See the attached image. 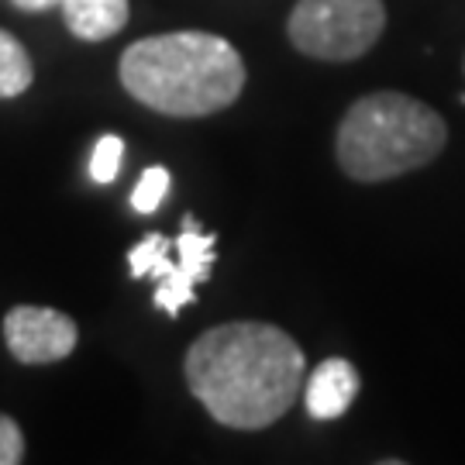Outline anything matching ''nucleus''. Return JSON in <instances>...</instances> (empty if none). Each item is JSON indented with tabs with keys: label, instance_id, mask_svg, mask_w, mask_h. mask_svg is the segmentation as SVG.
Returning <instances> with one entry per match:
<instances>
[{
	"label": "nucleus",
	"instance_id": "obj_7",
	"mask_svg": "<svg viewBox=\"0 0 465 465\" xmlns=\"http://www.w3.org/2000/svg\"><path fill=\"white\" fill-rule=\"evenodd\" d=\"M359 372L349 359H324L321 366L303 380V403L314 420H338L349 414L359 397Z\"/></svg>",
	"mask_w": 465,
	"mask_h": 465
},
{
	"label": "nucleus",
	"instance_id": "obj_1",
	"mask_svg": "<svg viewBox=\"0 0 465 465\" xmlns=\"http://www.w3.org/2000/svg\"><path fill=\"white\" fill-rule=\"evenodd\" d=\"M186 386L224 428L259 431L276 424L307 380L303 351L262 321H232L203 331L186 351Z\"/></svg>",
	"mask_w": 465,
	"mask_h": 465
},
{
	"label": "nucleus",
	"instance_id": "obj_6",
	"mask_svg": "<svg viewBox=\"0 0 465 465\" xmlns=\"http://www.w3.org/2000/svg\"><path fill=\"white\" fill-rule=\"evenodd\" d=\"M169 252H173V242H169L166 234L152 232L128 252V266H132L134 280H142V276L159 280L155 297H152L155 307H163L169 317H180V311H183L186 303L197 300V282L186 276L183 269H180V262Z\"/></svg>",
	"mask_w": 465,
	"mask_h": 465
},
{
	"label": "nucleus",
	"instance_id": "obj_5",
	"mask_svg": "<svg viewBox=\"0 0 465 465\" xmlns=\"http://www.w3.org/2000/svg\"><path fill=\"white\" fill-rule=\"evenodd\" d=\"M76 321L52 307H11L4 314V341L17 362L25 366H49L63 362L76 349Z\"/></svg>",
	"mask_w": 465,
	"mask_h": 465
},
{
	"label": "nucleus",
	"instance_id": "obj_4",
	"mask_svg": "<svg viewBox=\"0 0 465 465\" xmlns=\"http://www.w3.org/2000/svg\"><path fill=\"white\" fill-rule=\"evenodd\" d=\"M382 28V0H297L286 35L311 59L349 63L380 42Z\"/></svg>",
	"mask_w": 465,
	"mask_h": 465
},
{
	"label": "nucleus",
	"instance_id": "obj_11",
	"mask_svg": "<svg viewBox=\"0 0 465 465\" xmlns=\"http://www.w3.org/2000/svg\"><path fill=\"white\" fill-rule=\"evenodd\" d=\"M121 159H124V142L117 134H104L94 145V155H90V176L97 183H114Z\"/></svg>",
	"mask_w": 465,
	"mask_h": 465
},
{
	"label": "nucleus",
	"instance_id": "obj_9",
	"mask_svg": "<svg viewBox=\"0 0 465 465\" xmlns=\"http://www.w3.org/2000/svg\"><path fill=\"white\" fill-rule=\"evenodd\" d=\"M35 80V66L28 49L11 32L0 28V97L25 94Z\"/></svg>",
	"mask_w": 465,
	"mask_h": 465
},
{
	"label": "nucleus",
	"instance_id": "obj_3",
	"mask_svg": "<svg viewBox=\"0 0 465 465\" xmlns=\"http://www.w3.org/2000/svg\"><path fill=\"white\" fill-rule=\"evenodd\" d=\"M445 142L449 124L438 111L397 90H380L349 107L338 124L334 152L345 176L359 183H382L428 166L441 155Z\"/></svg>",
	"mask_w": 465,
	"mask_h": 465
},
{
	"label": "nucleus",
	"instance_id": "obj_10",
	"mask_svg": "<svg viewBox=\"0 0 465 465\" xmlns=\"http://www.w3.org/2000/svg\"><path fill=\"white\" fill-rule=\"evenodd\" d=\"M169 193V169L166 166H149L142 173L138 186L132 190V207L138 214H155L163 207Z\"/></svg>",
	"mask_w": 465,
	"mask_h": 465
},
{
	"label": "nucleus",
	"instance_id": "obj_8",
	"mask_svg": "<svg viewBox=\"0 0 465 465\" xmlns=\"http://www.w3.org/2000/svg\"><path fill=\"white\" fill-rule=\"evenodd\" d=\"M63 17L76 38L104 42L128 25V0H63Z\"/></svg>",
	"mask_w": 465,
	"mask_h": 465
},
{
	"label": "nucleus",
	"instance_id": "obj_2",
	"mask_svg": "<svg viewBox=\"0 0 465 465\" xmlns=\"http://www.w3.org/2000/svg\"><path fill=\"white\" fill-rule=\"evenodd\" d=\"M117 73L138 104L169 117H207L224 111L245 86V63L238 49L211 32L138 38L124 49Z\"/></svg>",
	"mask_w": 465,
	"mask_h": 465
},
{
	"label": "nucleus",
	"instance_id": "obj_12",
	"mask_svg": "<svg viewBox=\"0 0 465 465\" xmlns=\"http://www.w3.org/2000/svg\"><path fill=\"white\" fill-rule=\"evenodd\" d=\"M25 462V434L15 424V417L0 414V465Z\"/></svg>",
	"mask_w": 465,
	"mask_h": 465
},
{
	"label": "nucleus",
	"instance_id": "obj_13",
	"mask_svg": "<svg viewBox=\"0 0 465 465\" xmlns=\"http://www.w3.org/2000/svg\"><path fill=\"white\" fill-rule=\"evenodd\" d=\"M21 11H52V7H63V0H15Z\"/></svg>",
	"mask_w": 465,
	"mask_h": 465
}]
</instances>
